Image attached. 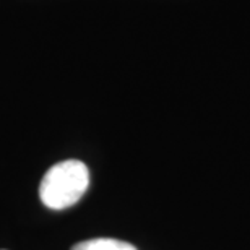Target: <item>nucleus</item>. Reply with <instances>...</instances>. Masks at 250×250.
<instances>
[{"label": "nucleus", "mask_w": 250, "mask_h": 250, "mask_svg": "<svg viewBox=\"0 0 250 250\" xmlns=\"http://www.w3.org/2000/svg\"><path fill=\"white\" fill-rule=\"evenodd\" d=\"M89 186V171L78 159L57 163L44 174L39 186V198L51 209L73 207Z\"/></svg>", "instance_id": "obj_1"}, {"label": "nucleus", "mask_w": 250, "mask_h": 250, "mask_svg": "<svg viewBox=\"0 0 250 250\" xmlns=\"http://www.w3.org/2000/svg\"><path fill=\"white\" fill-rule=\"evenodd\" d=\"M72 250H137V247L128 242L119 241V239L111 237H98L89 239V241L78 242L73 246Z\"/></svg>", "instance_id": "obj_2"}]
</instances>
